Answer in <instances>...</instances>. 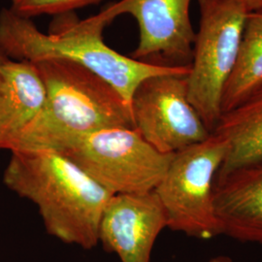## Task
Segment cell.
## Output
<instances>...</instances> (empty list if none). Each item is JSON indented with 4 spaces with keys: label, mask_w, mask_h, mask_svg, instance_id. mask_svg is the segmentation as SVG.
<instances>
[{
    "label": "cell",
    "mask_w": 262,
    "mask_h": 262,
    "mask_svg": "<svg viewBox=\"0 0 262 262\" xmlns=\"http://www.w3.org/2000/svg\"><path fill=\"white\" fill-rule=\"evenodd\" d=\"M243 6L249 14L262 12V0H233Z\"/></svg>",
    "instance_id": "15"
},
{
    "label": "cell",
    "mask_w": 262,
    "mask_h": 262,
    "mask_svg": "<svg viewBox=\"0 0 262 262\" xmlns=\"http://www.w3.org/2000/svg\"><path fill=\"white\" fill-rule=\"evenodd\" d=\"M33 64L46 88V103L11 143L10 151L45 149L58 138L104 128H134L130 105L94 72L62 59Z\"/></svg>",
    "instance_id": "3"
},
{
    "label": "cell",
    "mask_w": 262,
    "mask_h": 262,
    "mask_svg": "<svg viewBox=\"0 0 262 262\" xmlns=\"http://www.w3.org/2000/svg\"><path fill=\"white\" fill-rule=\"evenodd\" d=\"M208 262H233L232 258L228 255H225V254H221V255H216L212 257Z\"/></svg>",
    "instance_id": "17"
},
{
    "label": "cell",
    "mask_w": 262,
    "mask_h": 262,
    "mask_svg": "<svg viewBox=\"0 0 262 262\" xmlns=\"http://www.w3.org/2000/svg\"><path fill=\"white\" fill-rule=\"evenodd\" d=\"M191 0H121L94 20L107 27L128 14L139 28V43L131 57L165 66H190L195 32L189 18Z\"/></svg>",
    "instance_id": "8"
},
{
    "label": "cell",
    "mask_w": 262,
    "mask_h": 262,
    "mask_svg": "<svg viewBox=\"0 0 262 262\" xmlns=\"http://www.w3.org/2000/svg\"><path fill=\"white\" fill-rule=\"evenodd\" d=\"M187 76L151 77L131 98L134 128L161 154H176L212 134L188 100Z\"/></svg>",
    "instance_id": "7"
},
{
    "label": "cell",
    "mask_w": 262,
    "mask_h": 262,
    "mask_svg": "<svg viewBox=\"0 0 262 262\" xmlns=\"http://www.w3.org/2000/svg\"><path fill=\"white\" fill-rule=\"evenodd\" d=\"M103 25L77 19L72 13L56 16L49 33L31 19L10 8L0 11V50L11 59L31 63L62 59L83 66L112 85L130 105L136 89L145 80L160 75H188L190 66H165L123 56L107 46Z\"/></svg>",
    "instance_id": "2"
},
{
    "label": "cell",
    "mask_w": 262,
    "mask_h": 262,
    "mask_svg": "<svg viewBox=\"0 0 262 262\" xmlns=\"http://www.w3.org/2000/svg\"><path fill=\"white\" fill-rule=\"evenodd\" d=\"M3 183L38 207L51 236L86 251L99 244L101 215L113 194L61 152L12 150Z\"/></svg>",
    "instance_id": "1"
},
{
    "label": "cell",
    "mask_w": 262,
    "mask_h": 262,
    "mask_svg": "<svg viewBox=\"0 0 262 262\" xmlns=\"http://www.w3.org/2000/svg\"><path fill=\"white\" fill-rule=\"evenodd\" d=\"M102 0H11L10 9L24 18L53 15L60 16L96 4Z\"/></svg>",
    "instance_id": "14"
},
{
    "label": "cell",
    "mask_w": 262,
    "mask_h": 262,
    "mask_svg": "<svg viewBox=\"0 0 262 262\" xmlns=\"http://www.w3.org/2000/svg\"><path fill=\"white\" fill-rule=\"evenodd\" d=\"M261 86L262 12H257L247 17L234 68L224 90L222 113L233 110Z\"/></svg>",
    "instance_id": "13"
},
{
    "label": "cell",
    "mask_w": 262,
    "mask_h": 262,
    "mask_svg": "<svg viewBox=\"0 0 262 262\" xmlns=\"http://www.w3.org/2000/svg\"><path fill=\"white\" fill-rule=\"evenodd\" d=\"M167 217L159 196L146 193L112 195L104 208L98 238L104 251L116 253L122 262H150Z\"/></svg>",
    "instance_id": "9"
},
{
    "label": "cell",
    "mask_w": 262,
    "mask_h": 262,
    "mask_svg": "<svg viewBox=\"0 0 262 262\" xmlns=\"http://www.w3.org/2000/svg\"><path fill=\"white\" fill-rule=\"evenodd\" d=\"M7 58L8 56L0 50V97H1V91H2V66Z\"/></svg>",
    "instance_id": "16"
},
{
    "label": "cell",
    "mask_w": 262,
    "mask_h": 262,
    "mask_svg": "<svg viewBox=\"0 0 262 262\" xmlns=\"http://www.w3.org/2000/svg\"><path fill=\"white\" fill-rule=\"evenodd\" d=\"M227 150V142L213 132L206 140L174 154L155 189L171 230L201 240L222 235L213 192Z\"/></svg>",
    "instance_id": "5"
},
{
    "label": "cell",
    "mask_w": 262,
    "mask_h": 262,
    "mask_svg": "<svg viewBox=\"0 0 262 262\" xmlns=\"http://www.w3.org/2000/svg\"><path fill=\"white\" fill-rule=\"evenodd\" d=\"M45 149L64 155L113 195L155 190L174 156L158 151L132 127L64 136Z\"/></svg>",
    "instance_id": "4"
},
{
    "label": "cell",
    "mask_w": 262,
    "mask_h": 262,
    "mask_svg": "<svg viewBox=\"0 0 262 262\" xmlns=\"http://www.w3.org/2000/svg\"><path fill=\"white\" fill-rule=\"evenodd\" d=\"M213 203L222 235L262 245V161L215 179Z\"/></svg>",
    "instance_id": "10"
},
{
    "label": "cell",
    "mask_w": 262,
    "mask_h": 262,
    "mask_svg": "<svg viewBox=\"0 0 262 262\" xmlns=\"http://www.w3.org/2000/svg\"><path fill=\"white\" fill-rule=\"evenodd\" d=\"M198 2L200 21L187 76V97L212 133L223 114L224 90L234 68L249 13L233 0Z\"/></svg>",
    "instance_id": "6"
},
{
    "label": "cell",
    "mask_w": 262,
    "mask_h": 262,
    "mask_svg": "<svg viewBox=\"0 0 262 262\" xmlns=\"http://www.w3.org/2000/svg\"><path fill=\"white\" fill-rule=\"evenodd\" d=\"M45 103L46 88L36 67L8 57L2 66L0 150H8L11 143L42 112Z\"/></svg>",
    "instance_id": "11"
},
{
    "label": "cell",
    "mask_w": 262,
    "mask_h": 262,
    "mask_svg": "<svg viewBox=\"0 0 262 262\" xmlns=\"http://www.w3.org/2000/svg\"><path fill=\"white\" fill-rule=\"evenodd\" d=\"M213 132L228 145L215 179L262 161V86L233 110L224 113Z\"/></svg>",
    "instance_id": "12"
}]
</instances>
